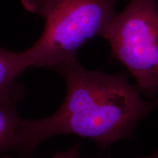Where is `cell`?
<instances>
[{"label":"cell","mask_w":158,"mask_h":158,"mask_svg":"<svg viewBox=\"0 0 158 158\" xmlns=\"http://www.w3.org/2000/svg\"><path fill=\"white\" fill-rule=\"evenodd\" d=\"M54 71L64 80L66 96L51 116L27 119V147L31 155L40 143L64 134L91 139L100 149H108L131 135L138 122L158 106V99L143 100L125 74L89 70L78 60Z\"/></svg>","instance_id":"6da1fadb"},{"label":"cell","mask_w":158,"mask_h":158,"mask_svg":"<svg viewBox=\"0 0 158 158\" xmlns=\"http://www.w3.org/2000/svg\"><path fill=\"white\" fill-rule=\"evenodd\" d=\"M118 0H21L29 13L44 20L42 35L23 51L27 68L54 70L77 61L89 40L103 37Z\"/></svg>","instance_id":"7a4b0ae2"},{"label":"cell","mask_w":158,"mask_h":158,"mask_svg":"<svg viewBox=\"0 0 158 158\" xmlns=\"http://www.w3.org/2000/svg\"><path fill=\"white\" fill-rule=\"evenodd\" d=\"M103 38L112 55L134 77L138 90L152 98L158 90V4L129 0L116 12Z\"/></svg>","instance_id":"3957f363"},{"label":"cell","mask_w":158,"mask_h":158,"mask_svg":"<svg viewBox=\"0 0 158 158\" xmlns=\"http://www.w3.org/2000/svg\"><path fill=\"white\" fill-rule=\"evenodd\" d=\"M25 96L19 84L10 92L0 94V158L14 152L21 158L31 156L27 147V118L21 117L17 106Z\"/></svg>","instance_id":"277c9868"},{"label":"cell","mask_w":158,"mask_h":158,"mask_svg":"<svg viewBox=\"0 0 158 158\" xmlns=\"http://www.w3.org/2000/svg\"><path fill=\"white\" fill-rule=\"evenodd\" d=\"M23 53L0 48V94L10 92L19 84L16 78L27 70Z\"/></svg>","instance_id":"5b68a950"},{"label":"cell","mask_w":158,"mask_h":158,"mask_svg":"<svg viewBox=\"0 0 158 158\" xmlns=\"http://www.w3.org/2000/svg\"><path fill=\"white\" fill-rule=\"evenodd\" d=\"M1 158H13L8 155L3 156ZM51 158H79V145H76L69 149L61 152Z\"/></svg>","instance_id":"8992f818"},{"label":"cell","mask_w":158,"mask_h":158,"mask_svg":"<svg viewBox=\"0 0 158 158\" xmlns=\"http://www.w3.org/2000/svg\"><path fill=\"white\" fill-rule=\"evenodd\" d=\"M142 158H158V150H157V151H156L154 154H152V155L148 156V157H142Z\"/></svg>","instance_id":"52a82bcc"}]
</instances>
